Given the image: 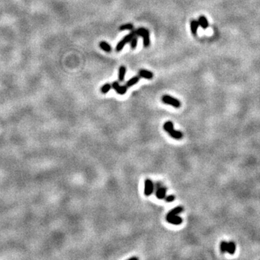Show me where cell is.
<instances>
[{"label":"cell","mask_w":260,"mask_h":260,"mask_svg":"<svg viewBox=\"0 0 260 260\" xmlns=\"http://www.w3.org/2000/svg\"><path fill=\"white\" fill-rule=\"evenodd\" d=\"M135 36H137L136 30L131 32L130 33H129L128 35H126L125 37L123 38V39H121L119 43H118L117 46H116V51H121L124 47L125 46V45L126 44H128V43H130L131 41V40H132Z\"/></svg>","instance_id":"obj_1"},{"label":"cell","mask_w":260,"mask_h":260,"mask_svg":"<svg viewBox=\"0 0 260 260\" xmlns=\"http://www.w3.org/2000/svg\"><path fill=\"white\" fill-rule=\"evenodd\" d=\"M137 36H141L143 38V45L144 47L147 48L150 46V33L149 31L145 28H140L136 30Z\"/></svg>","instance_id":"obj_2"},{"label":"cell","mask_w":260,"mask_h":260,"mask_svg":"<svg viewBox=\"0 0 260 260\" xmlns=\"http://www.w3.org/2000/svg\"><path fill=\"white\" fill-rule=\"evenodd\" d=\"M162 100L164 104L170 105V106L174 107V108L178 109L181 107V102L178 99H177V98L172 97L171 96L164 95L162 97Z\"/></svg>","instance_id":"obj_3"},{"label":"cell","mask_w":260,"mask_h":260,"mask_svg":"<svg viewBox=\"0 0 260 260\" xmlns=\"http://www.w3.org/2000/svg\"><path fill=\"white\" fill-rule=\"evenodd\" d=\"M154 191V184L150 179H146L145 181V189L144 193L146 196H150L152 194Z\"/></svg>","instance_id":"obj_4"},{"label":"cell","mask_w":260,"mask_h":260,"mask_svg":"<svg viewBox=\"0 0 260 260\" xmlns=\"http://www.w3.org/2000/svg\"><path fill=\"white\" fill-rule=\"evenodd\" d=\"M166 220L169 223L173 225H180L181 224L182 222H183V220L181 217L178 215H171L168 216L166 215Z\"/></svg>","instance_id":"obj_5"},{"label":"cell","mask_w":260,"mask_h":260,"mask_svg":"<svg viewBox=\"0 0 260 260\" xmlns=\"http://www.w3.org/2000/svg\"><path fill=\"white\" fill-rule=\"evenodd\" d=\"M139 76L147 79H151L153 77V73L146 70H140L139 72Z\"/></svg>","instance_id":"obj_6"},{"label":"cell","mask_w":260,"mask_h":260,"mask_svg":"<svg viewBox=\"0 0 260 260\" xmlns=\"http://www.w3.org/2000/svg\"><path fill=\"white\" fill-rule=\"evenodd\" d=\"M166 194V189L163 186H160L157 189V191L156 192V196L158 199H163L165 197Z\"/></svg>","instance_id":"obj_7"},{"label":"cell","mask_w":260,"mask_h":260,"mask_svg":"<svg viewBox=\"0 0 260 260\" xmlns=\"http://www.w3.org/2000/svg\"><path fill=\"white\" fill-rule=\"evenodd\" d=\"M168 133L170 134V136L176 139H181L182 137H183V134H182V132H180V131L175 130L174 129H173V130L169 131Z\"/></svg>","instance_id":"obj_8"},{"label":"cell","mask_w":260,"mask_h":260,"mask_svg":"<svg viewBox=\"0 0 260 260\" xmlns=\"http://www.w3.org/2000/svg\"><path fill=\"white\" fill-rule=\"evenodd\" d=\"M198 22H199V26H201V28L202 29H207L208 26H209V23H208L207 19L206 18L205 16L199 17Z\"/></svg>","instance_id":"obj_9"},{"label":"cell","mask_w":260,"mask_h":260,"mask_svg":"<svg viewBox=\"0 0 260 260\" xmlns=\"http://www.w3.org/2000/svg\"><path fill=\"white\" fill-rule=\"evenodd\" d=\"M199 26V24L198 21H197L195 20H193L191 21V31H192L193 35H196L197 31H198Z\"/></svg>","instance_id":"obj_10"},{"label":"cell","mask_w":260,"mask_h":260,"mask_svg":"<svg viewBox=\"0 0 260 260\" xmlns=\"http://www.w3.org/2000/svg\"><path fill=\"white\" fill-rule=\"evenodd\" d=\"M236 251V244L233 241H229L227 244L226 252L229 253L230 254H233Z\"/></svg>","instance_id":"obj_11"},{"label":"cell","mask_w":260,"mask_h":260,"mask_svg":"<svg viewBox=\"0 0 260 260\" xmlns=\"http://www.w3.org/2000/svg\"><path fill=\"white\" fill-rule=\"evenodd\" d=\"M139 79H140V77H139V75H138V76L133 77L132 78L130 79L127 82H126V85L127 86V87H132V86L136 85V84L139 81Z\"/></svg>","instance_id":"obj_12"},{"label":"cell","mask_w":260,"mask_h":260,"mask_svg":"<svg viewBox=\"0 0 260 260\" xmlns=\"http://www.w3.org/2000/svg\"><path fill=\"white\" fill-rule=\"evenodd\" d=\"M183 210H184L183 207H181V206H178V207H176L175 208H173V210H171V211L167 214V215H168V216L176 215L181 213V212H183Z\"/></svg>","instance_id":"obj_13"},{"label":"cell","mask_w":260,"mask_h":260,"mask_svg":"<svg viewBox=\"0 0 260 260\" xmlns=\"http://www.w3.org/2000/svg\"><path fill=\"white\" fill-rule=\"evenodd\" d=\"M126 68L124 66H121L119 70V80L120 82H123L125 77Z\"/></svg>","instance_id":"obj_14"},{"label":"cell","mask_w":260,"mask_h":260,"mask_svg":"<svg viewBox=\"0 0 260 260\" xmlns=\"http://www.w3.org/2000/svg\"><path fill=\"white\" fill-rule=\"evenodd\" d=\"M99 46L100 47V49H101L102 50H104V51H106V52H111V50H112L111 46L106 41H101L100 43Z\"/></svg>","instance_id":"obj_15"},{"label":"cell","mask_w":260,"mask_h":260,"mask_svg":"<svg viewBox=\"0 0 260 260\" xmlns=\"http://www.w3.org/2000/svg\"><path fill=\"white\" fill-rule=\"evenodd\" d=\"M134 29V25L132 23H126V24H124L121 25L119 27V30L121 31H132Z\"/></svg>","instance_id":"obj_16"},{"label":"cell","mask_w":260,"mask_h":260,"mask_svg":"<svg viewBox=\"0 0 260 260\" xmlns=\"http://www.w3.org/2000/svg\"><path fill=\"white\" fill-rule=\"evenodd\" d=\"M119 95H124L127 91V86L126 85H119V87L115 91Z\"/></svg>","instance_id":"obj_17"},{"label":"cell","mask_w":260,"mask_h":260,"mask_svg":"<svg viewBox=\"0 0 260 260\" xmlns=\"http://www.w3.org/2000/svg\"><path fill=\"white\" fill-rule=\"evenodd\" d=\"M111 88H112V85L109 83H106L102 86L101 88H100V91H101L102 93L106 94L108 93Z\"/></svg>","instance_id":"obj_18"},{"label":"cell","mask_w":260,"mask_h":260,"mask_svg":"<svg viewBox=\"0 0 260 260\" xmlns=\"http://www.w3.org/2000/svg\"><path fill=\"white\" fill-rule=\"evenodd\" d=\"M163 129H164L165 132H168L169 131H171L173 129V124L172 123V121H168L165 122L164 125H163Z\"/></svg>","instance_id":"obj_19"},{"label":"cell","mask_w":260,"mask_h":260,"mask_svg":"<svg viewBox=\"0 0 260 260\" xmlns=\"http://www.w3.org/2000/svg\"><path fill=\"white\" fill-rule=\"evenodd\" d=\"M137 40H138V36H135L134 38L131 40L130 43V46L132 49H135L137 47Z\"/></svg>","instance_id":"obj_20"},{"label":"cell","mask_w":260,"mask_h":260,"mask_svg":"<svg viewBox=\"0 0 260 260\" xmlns=\"http://www.w3.org/2000/svg\"><path fill=\"white\" fill-rule=\"evenodd\" d=\"M227 244H228V242L225 241H223L221 242L220 246V250H221V251H222V252H226Z\"/></svg>","instance_id":"obj_21"},{"label":"cell","mask_w":260,"mask_h":260,"mask_svg":"<svg viewBox=\"0 0 260 260\" xmlns=\"http://www.w3.org/2000/svg\"><path fill=\"white\" fill-rule=\"evenodd\" d=\"M165 199L167 202H171L175 199V196L174 195H168V196L165 197Z\"/></svg>","instance_id":"obj_22"},{"label":"cell","mask_w":260,"mask_h":260,"mask_svg":"<svg viewBox=\"0 0 260 260\" xmlns=\"http://www.w3.org/2000/svg\"><path fill=\"white\" fill-rule=\"evenodd\" d=\"M112 88L114 90V91H116V90H117L118 87H119V86L120 85H119V82H117V81H114L113 82V83H112Z\"/></svg>","instance_id":"obj_23"},{"label":"cell","mask_w":260,"mask_h":260,"mask_svg":"<svg viewBox=\"0 0 260 260\" xmlns=\"http://www.w3.org/2000/svg\"><path fill=\"white\" fill-rule=\"evenodd\" d=\"M129 259H130V260H131V259H138V258H137V257H131Z\"/></svg>","instance_id":"obj_24"}]
</instances>
